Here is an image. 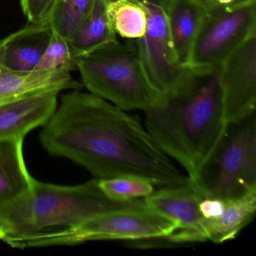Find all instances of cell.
I'll return each mask as SVG.
<instances>
[{
	"mask_svg": "<svg viewBox=\"0 0 256 256\" xmlns=\"http://www.w3.org/2000/svg\"><path fill=\"white\" fill-rule=\"evenodd\" d=\"M139 1L144 4H150V5L160 7V8H163L166 12L170 0H139Z\"/></svg>",
	"mask_w": 256,
	"mask_h": 256,
	"instance_id": "603a6c76",
	"label": "cell"
},
{
	"mask_svg": "<svg viewBox=\"0 0 256 256\" xmlns=\"http://www.w3.org/2000/svg\"><path fill=\"white\" fill-rule=\"evenodd\" d=\"M203 196L190 182L180 186L162 187L144 200L148 208L178 224V230L167 238L170 242L188 244L196 242L202 220L199 204Z\"/></svg>",
	"mask_w": 256,
	"mask_h": 256,
	"instance_id": "30bf717a",
	"label": "cell"
},
{
	"mask_svg": "<svg viewBox=\"0 0 256 256\" xmlns=\"http://www.w3.org/2000/svg\"><path fill=\"white\" fill-rule=\"evenodd\" d=\"M256 188V124L253 114L230 126L205 170L204 196L229 198Z\"/></svg>",
	"mask_w": 256,
	"mask_h": 256,
	"instance_id": "52a82bcc",
	"label": "cell"
},
{
	"mask_svg": "<svg viewBox=\"0 0 256 256\" xmlns=\"http://www.w3.org/2000/svg\"><path fill=\"white\" fill-rule=\"evenodd\" d=\"M82 88V84L64 72H0V104L48 91L61 92Z\"/></svg>",
	"mask_w": 256,
	"mask_h": 256,
	"instance_id": "5bb4252c",
	"label": "cell"
},
{
	"mask_svg": "<svg viewBox=\"0 0 256 256\" xmlns=\"http://www.w3.org/2000/svg\"><path fill=\"white\" fill-rule=\"evenodd\" d=\"M178 229L175 222L144 203L102 212L74 226L12 236L5 242L14 248L76 245L94 240H142L166 238Z\"/></svg>",
	"mask_w": 256,
	"mask_h": 256,
	"instance_id": "5b68a950",
	"label": "cell"
},
{
	"mask_svg": "<svg viewBox=\"0 0 256 256\" xmlns=\"http://www.w3.org/2000/svg\"><path fill=\"white\" fill-rule=\"evenodd\" d=\"M6 229L2 222L0 221V240H4L6 236Z\"/></svg>",
	"mask_w": 256,
	"mask_h": 256,
	"instance_id": "cb8c5ba5",
	"label": "cell"
},
{
	"mask_svg": "<svg viewBox=\"0 0 256 256\" xmlns=\"http://www.w3.org/2000/svg\"><path fill=\"white\" fill-rule=\"evenodd\" d=\"M107 12L118 38L137 41L146 32L148 10L139 0H107Z\"/></svg>",
	"mask_w": 256,
	"mask_h": 256,
	"instance_id": "ac0fdd59",
	"label": "cell"
},
{
	"mask_svg": "<svg viewBox=\"0 0 256 256\" xmlns=\"http://www.w3.org/2000/svg\"><path fill=\"white\" fill-rule=\"evenodd\" d=\"M56 0H20L28 23L48 24Z\"/></svg>",
	"mask_w": 256,
	"mask_h": 256,
	"instance_id": "7402d4cb",
	"label": "cell"
},
{
	"mask_svg": "<svg viewBox=\"0 0 256 256\" xmlns=\"http://www.w3.org/2000/svg\"><path fill=\"white\" fill-rule=\"evenodd\" d=\"M204 1L205 12L186 62L194 71L218 70L234 50L256 32V0L230 6Z\"/></svg>",
	"mask_w": 256,
	"mask_h": 256,
	"instance_id": "8992f818",
	"label": "cell"
},
{
	"mask_svg": "<svg viewBox=\"0 0 256 256\" xmlns=\"http://www.w3.org/2000/svg\"><path fill=\"white\" fill-rule=\"evenodd\" d=\"M40 140L49 154L74 162L97 180L140 176L160 188L190 182L136 116L90 92L62 96Z\"/></svg>",
	"mask_w": 256,
	"mask_h": 256,
	"instance_id": "6da1fadb",
	"label": "cell"
},
{
	"mask_svg": "<svg viewBox=\"0 0 256 256\" xmlns=\"http://www.w3.org/2000/svg\"><path fill=\"white\" fill-rule=\"evenodd\" d=\"M204 12V0H170L166 14L170 36L185 65Z\"/></svg>",
	"mask_w": 256,
	"mask_h": 256,
	"instance_id": "2e32d148",
	"label": "cell"
},
{
	"mask_svg": "<svg viewBox=\"0 0 256 256\" xmlns=\"http://www.w3.org/2000/svg\"><path fill=\"white\" fill-rule=\"evenodd\" d=\"M60 92L48 91L0 104V140L22 138L54 114Z\"/></svg>",
	"mask_w": 256,
	"mask_h": 256,
	"instance_id": "7c38bea8",
	"label": "cell"
},
{
	"mask_svg": "<svg viewBox=\"0 0 256 256\" xmlns=\"http://www.w3.org/2000/svg\"><path fill=\"white\" fill-rule=\"evenodd\" d=\"M77 70L68 40L52 31L47 48L35 71H60L70 73Z\"/></svg>",
	"mask_w": 256,
	"mask_h": 256,
	"instance_id": "44dd1931",
	"label": "cell"
},
{
	"mask_svg": "<svg viewBox=\"0 0 256 256\" xmlns=\"http://www.w3.org/2000/svg\"><path fill=\"white\" fill-rule=\"evenodd\" d=\"M222 104L228 126L254 114L256 106V32L234 50L218 68Z\"/></svg>",
	"mask_w": 256,
	"mask_h": 256,
	"instance_id": "9c48e42d",
	"label": "cell"
},
{
	"mask_svg": "<svg viewBox=\"0 0 256 256\" xmlns=\"http://www.w3.org/2000/svg\"><path fill=\"white\" fill-rule=\"evenodd\" d=\"M186 90L164 97L145 113V128L156 144L185 170L200 190L205 170L228 126L223 115L218 70L194 71Z\"/></svg>",
	"mask_w": 256,
	"mask_h": 256,
	"instance_id": "7a4b0ae2",
	"label": "cell"
},
{
	"mask_svg": "<svg viewBox=\"0 0 256 256\" xmlns=\"http://www.w3.org/2000/svg\"><path fill=\"white\" fill-rule=\"evenodd\" d=\"M84 86L122 110L146 112L163 100L150 80L136 44L119 40L74 58Z\"/></svg>",
	"mask_w": 256,
	"mask_h": 256,
	"instance_id": "277c9868",
	"label": "cell"
},
{
	"mask_svg": "<svg viewBox=\"0 0 256 256\" xmlns=\"http://www.w3.org/2000/svg\"><path fill=\"white\" fill-rule=\"evenodd\" d=\"M52 34L48 24L29 23L0 40V72L35 71Z\"/></svg>",
	"mask_w": 256,
	"mask_h": 256,
	"instance_id": "8fae6325",
	"label": "cell"
},
{
	"mask_svg": "<svg viewBox=\"0 0 256 256\" xmlns=\"http://www.w3.org/2000/svg\"><path fill=\"white\" fill-rule=\"evenodd\" d=\"M94 0H56L48 24L52 31L70 40L90 11Z\"/></svg>",
	"mask_w": 256,
	"mask_h": 256,
	"instance_id": "d6986e66",
	"label": "cell"
},
{
	"mask_svg": "<svg viewBox=\"0 0 256 256\" xmlns=\"http://www.w3.org/2000/svg\"><path fill=\"white\" fill-rule=\"evenodd\" d=\"M146 6L148 28L143 37L136 42V48L150 80L163 97L172 96L188 88L194 71L180 59L172 41L166 11Z\"/></svg>",
	"mask_w": 256,
	"mask_h": 256,
	"instance_id": "ba28073f",
	"label": "cell"
},
{
	"mask_svg": "<svg viewBox=\"0 0 256 256\" xmlns=\"http://www.w3.org/2000/svg\"><path fill=\"white\" fill-rule=\"evenodd\" d=\"M256 211V188L226 198L221 214L214 218L202 220L196 242L210 240L222 244L234 239L253 220Z\"/></svg>",
	"mask_w": 256,
	"mask_h": 256,
	"instance_id": "4fadbf2b",
	"label": "cell"
},
{
	"mask_svg": "<svg viewBox=\"0 0 256 256\" xmlns=\"http://www.w3.org/2000/svg\"><path fill=\"white\" fill-rule=\"evenodd\" d=\"M107 12V0H94L90 11L68 41L73 58L118 41Z\"/></svg>",
	"mask_w": 256,
	"mask_h": 256,
	"instance_id": "e0dca14e",
	"label": "cell"
},
{
	"mask_svg": "<svg viewBox=\"0 0 256 256\" xmlns=\"http://www.w3.org/2000/svg\"><path fill=\"white\" fill-rule=\"evenodd\" d=\"M98 184L108 197L120 202L144 198L155 191L150 181L140 176H122L98 180Z\"/></svg>",
	"mask_w": 256,
	"mask_h": 256,
	"instance_id": "ffe728a7",
	"label": "cell"
},
{
	"mask_svg": "<svg viewBox=\"0 0 256 256\" xmlns=\"http://www.w3.org/2000/svg\"><path fill=\"white\" fill-rule=\"evenodd\" d=\"M142 203L144 199H110L103 192L97 179L70 186L35 179L29 191L0 206V221L6 233L4 240L74 226L102 212Z\"/></svg>",
	"mask_w": 256,
	"mask_h": 256,
	"instance_id": "3957f363",
	"label": "cell"
},
{
	"mask_svg": "<svg viewBox=\"0 0 256 256\" xmlns=\"http://www.w3.org/2000/svg\"><path fill=\"white\" fill-rule=\"evenodd\" d=\"M23 142L22 138L0 140V206L29 191L35 180L25 164Z\"/></svg>",
	"mask_w": 256,
	"mask_h": 256,
	"instance_id": "9a60e30c",
	"label": "cell"
}]
</instances>
